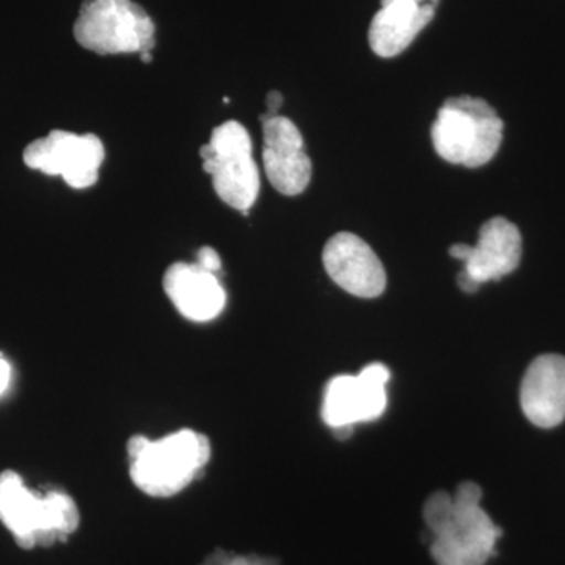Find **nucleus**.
<instances>
[{"instance_id":"f257e3e1","label":"nucleus","mask_w":565,"mask_h":565,"mask_svg":"<svg viewBox=\"0 0 565 565\" xmlns=\"http://www.w3.org/2000/svg\"><path fill=\"white\" fill-rule=\"evenodd\" d=\"M482 490L462 482L455 494L435 492L424 504L430 531V555L437 565H486L494 555L501 530L481 505Z\"/></svg>"},{"instance_id":"f03ea898","label":"nucleus","mask_w":565,"mask_h":565,"mask_svg":"<svg viewBox=\"0 0 565 565\" xmlns=\"http://www.w3.org/2000/svg\"><path fill=\"white\" fill-rule=\"evenodd\" d=\"M211 452L210 438L191 429L159 440L134 435L128 444L129 473L141 492L154 498L173 497L199 478Z\"/></svg>"},{"instance_id":"7ed1b4c3","label":"nucleus","mask_w":565,"mask_h":565,"mask_svg":"<svg viewBox=\"0 0 565 565\" xmlns=\"http://www.w3.org/2000/svg\"><path fill=\"white\" fill-rule=\"evenodd\" d=\"M0 522L21 548L32 550L66 541L79 527L81 514L70 494L33 492L20 475L7 470L0 473Z\"/></svg>"},{"instance_id":"20e7f679","label":"nucleus","mask_w":565,"mask_h":565,"mask_svg":"<svg viewBox=\"0 0 565 565\" xmlns=\"http://www.w3.org/2000/svg\"><path fill=\"white\" fill-rule=\"evenodd\" d=\"M503 129V120L484 99L457 96L438 110L430 134L435 151L446 162L478 169L500 150Z\"/></svg>"},{"instance_id":"39448f33","label":"nucleus","mask_w":565,"mask_h":565,"mask_svg":"<svg viewBox=\"0 0 565 565\" xmlns=\"http://www.w3.org/2000/svg\"><path fill=\"white\" fill-rule=\"evenodd\" d=\"M74 39L99 55L143 54L156 46V25L132 0H84Z\"/></svg>"},{"instance_id":"423d86ee","label":"nucleus","mask_w":565,"mask_h":565,"mask_svg":"<svg viewBox=\"0 0 565 565\" xmlns=\"http://www.w3.org/2000/svg\"><path fill=\"white\" fill-rule=\"evenodd\" d=\"M250 134L241 122L226 121L200 148L203 170L223 203L248 214L259 193V170L253 161Z\"/></svg>"},{"instance_id":"0eeeda50","label":"nucleus","mask_w":565,"mask_h":565,"mask_svg":"<svg viewBox=\"0 0 565 565\" xmlns=\"http://www.w3.org/2000/svg\"><path fill=\"white\" fill-rule=\"evenodd\" d=\"M390 370L382 363H371L359 374H341L326 386L322 418L337 437L348 438L353 426L381 418L386 411V384Z\"/></svg>"},{"instance_id":"6e6552de","label":"nucleus","mask_w":565,"mask_h":565,"mask_svg":"<svg viewBox=\"0 0 565 565\" xmlns=\"http://www.w3.org/2000/svg\"><path fill=\"white\" fill-rule=\"evenodd\" d=\"M106 150L95 134H74L55 129L33 140L22 159L33 170L62 177L73 189L92 188L99 178Z\"/></svg>"},{"instance_id":"1a4fd4ad","label":"nucleus","mask_w":565,"mask_h":565,"mask_svg":"<svg viewBox=\"0 0 565 565\" xmlns=\"http://www.w3.org/2000/svg\"><path fill=\"white\" fill-rule=\"evenodd\" d=\"M452 258L463 263L459 286L476 292L482 282L497 281L514 273L522 259V234L504 217H493L479 230L478 244H456L449 248Z\"/></svg>"},{"instance_id":"9d476101","label":"nucleus","mask_w":565,"mask_h":565,"mask_svg":"<svg viewBox=\"0 0 565 565\" xmlns=\"http://www.w3.org/2000/svg\"><path fill=\"white\" fill-rule=\"evenodd\" d=\"M263 122V162L275 191L296 196L308 188L313 173L311 159L303 150V137L289 118L275 115Z\"/></svg>"},{"instance_id":"9b49d317","label":"nucleus","mask_w":565,"mask_h":565,"mask_svg":"<svg viewBox=\"0 0 565 565\" xmlns=\"http://www.w3.org/2000/svg\"><path fill=\"white\" fill-rule=\"evenodd\" d=\"M323 267L345 292L374 299L386 288L384 264L362 237L338 233L323 247Z\"/></svg>"},{"instance_id":"f8f14e48","label":"nucleus","mask_w":565,"mask_h":565,"mask_svg":"<svg viewBox=\"0 0 565 565\" xmlns=\"http://www.w3.org/2000/svg\"><path fill=\"white\" fill-rule=\"evenodd\" d=\"M523 414L534 426L552 429L565 419V356L545 353L527 367L520 388Z\"/></svg>"},{"instance_id":"ddd939ff","label":"nucleus","mask_w":565,"mask_h":565,"mask_svg":"<svg viewBox=\"0 0 565 565\" xmlns=\"http://www.w3.org/2000/svg\"><path fill=\"white\" fill-rule=\"evenodd\" d=\"M163 289L174 308L193 322L212 321L226 305L225 289L215 274L196 264H172L163 275Z\"/></svg>"},{"instance_id":"4468645a","label":"nucleus","mask_w":565,"mask_h":565,"mask_svg":"<svg viewBox=\"0 0 565 565\" xmlns=\"http://www.w3.org/2000/svg\"><path fill=\"white\" fill-rule=\"evenodd\" d=\"M435 9L433 3L419 6L415 0H382V9L371 22V50L379 57H396L433 21Z\"/></svg>"},{"instance_id":"2eb2a0df","label":"nucleus","mask_w":565,"mask_h":565,"mask_svg":"<svg viewBox=\"0 0 565 565\" xmlns=\"http://www.w3.org/2000/svg\"><path fill=\"white\" fill-rule=\"evenodd\" d=\"M202 565H278L274 557H263L256 555H234L225 550H215Z\"/></svg>"},{"instance_id":"dca6fc26","label":"nucleus","mask_w":565,"mask_h":565,"mask_svg":"<svg viewBox=\"0 0 565 565\" xmlns=\"http://www.w3.org/2000/svg\"><path fill=\"white\" fill-rule=\"evenodd\" d=\"M196 266L211 274H217L222 267V259L218 253L212 247H202L196 253Z\"/></svg>"},{"instance_id":"f3484780","label":"nucleus","mask_w":565,"mask_h":565,"mask_svg":"<svg viewBox=\"0 0 565 565\" xmlns=\"http://www.w3.org/2000/svg\"><path fill=\"white\" fill-rule=\"evenodd\" d=\"M267 104V114H264V117L270 118L278 115V110L281 109L282 106V95L280 92L273 90L269 92L266 98Z\"/></svg>"},{"instance_id":"a211bd4d","label":"nucleus","mask_w":565,"mask_h":565,"mask_svg":"<svg viewBox=\"0 0 565 565\" xmlns=\"http://www.w3.org/2000/svg\"><path fill=\"white\" fill-rule=\"evenodd\" d=\"M11 381V366L7 360L0 356V394L6 393Z\"/></svg>"},{"instance_id":"6ab92c4d","label":"nucleus","mask_w":565,"mask_h":565,"mask_svg":"<svg viewBox=\"0 0 565 565\" xmlns=\"http://www.w3.org/2000/svg\"><path fill=\"white\" fill-rule=\"evenodd\" d=\"M140 58L143 63H150L152 61L151 52H143V54H140Z\"/></svg>"},{"instance_id":"aec40b11","label":"nucleus","mask_w":565,"mask_h":565,"mask_svg":"<svg viewBox=\"0 0 565 565\" xmlns=\"http://www.w3.org/2000/svg\"><path fill=\"white\" fill-rule=\"evenodd\" d=\"M415 2H418L419 6H424V3H433V6H438V0H415Z\"/></svg>"}]
</instances>
